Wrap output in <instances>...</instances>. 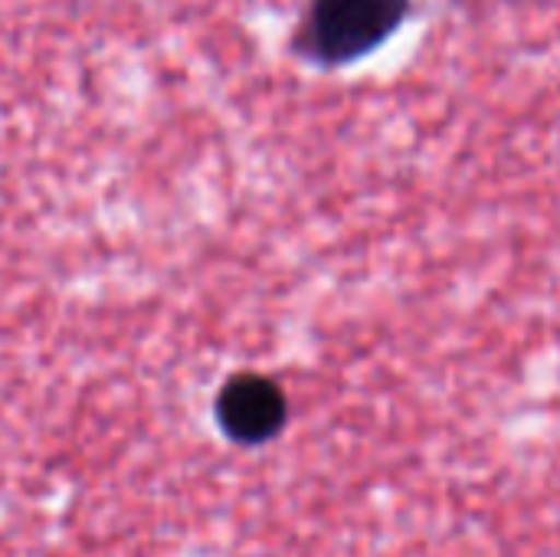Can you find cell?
Here are the masks:
<instances>
[{"label":"cell","instance_id":"7a4b0ae2","mask_svg":"<svg viewBox=\"0 0 560 557\" xmlns=\"http://www.w3.org/2000/svg\"><path fill=\"white\" fill-rule=\"evenodd\" d=\"M213 420L220 433L246 450L272 443L289 423V397L285 391L256 371H240L226 378L213 401Z\"/></svg>","mask_w":560,"mask_h":557},{"label":"cell","instance_id":"6da1fadb","mask_svg":"<svg viewBox=\"0 0 560 557\" xmlns=\"http://www.w3.org/2000/svg\"><path fill=\"white\" fill-rule=\"evenodd\" d=\"M410 16V0H308L289 49L308 66L341 69L381 49Z\"/></svg>","mask_w":560,"mask_h":557}]
</instances>
